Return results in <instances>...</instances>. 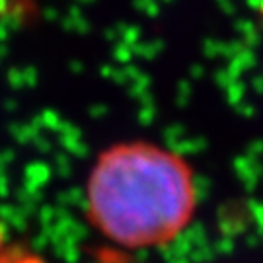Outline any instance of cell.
<instances>
[{"instance_id": "6da1fadb", "label": "cell", "mask_w": 263, "mask_h": 263, "mask_svg": "<svg viewBox=\"0 0 263 263\" xmlns=\"http://www.w3.org/2000/svg\"><path fill=\"white\" fill-rule=\"evenodd\" d=\"M197 187L187 160L152 142L104 151L86 183V211L102 236L127 250L162 248L193 220Z\"/></svg>"}, {"instance_id": "7a4b0ae2", "label": "cell", "mask_w": 263, "mask_h": 263, "mask_svg": "<svg viewBox=\"0 0 263 263\" xmlns=\"http://www.w3.org/2000/svg\"><path fill=\"white\" fill-rule=\"evenodd\" d=\"M92 263H131L127 259H121V257H102V259H96Z\"/></svg>"}, {"instance_id": "3957f363", "label": "cell", "mask_w": 263, "mask_h": 263, "mask_svg": "<svg viewBox=\"0 0 263 263\" xmlns=\"http://www.w3.org/2000/svg\"><path fill=\"white\" fill-rule=\"evenodd\" d=\"M2 254H4V232H2V226H0V261H2Z\"/></svg>"}]
</instances>
